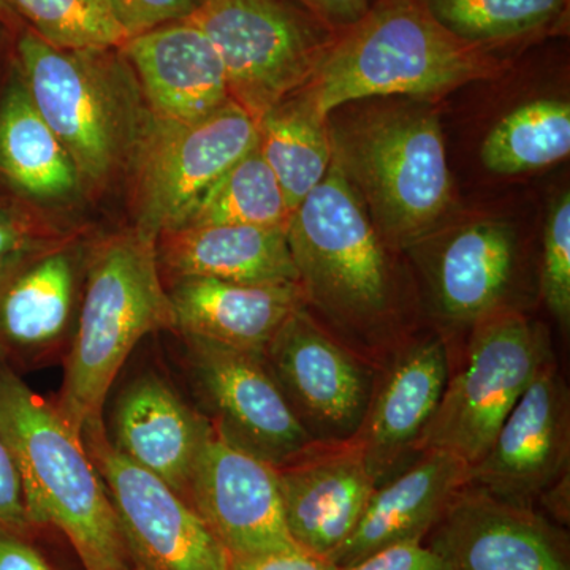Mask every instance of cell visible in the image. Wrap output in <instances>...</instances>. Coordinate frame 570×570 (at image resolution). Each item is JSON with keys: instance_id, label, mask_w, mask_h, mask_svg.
Returning a JSON list of instances; mask_svg holds the SVG:
<instances>
[{"instance_id": "6da1fadb", "label": "cell", "mask_w": 570, "mask_h": 570, "mask_svg": "<svg viewBox=\"0 0 570 570\" xmlns=\"http://www.w3.org/2000/svg\"><path fill=\"white\" fill-rule=\"evenodd\" d=\"M285 235L305 307L337 343L382 371L419 336L401 305L393 250L335 157Z\"/></svg>"}, {"instance_id": "7a4b0ae2", "label": "cell", "mask_w": 570, "mask_h": 570, "mask_svg": "<svg viewBox=\"0 0 570 570\" xmlns=\"http://www.w3.org/2000/svg\"><path fill=\"white\" fill-rule=\"evenodd\" d=\"M502 71L493 50L445 29L423 0H376L337 32L299 97L322 118L371 97H439Z\"/></svg>"}, {"instance_id": "3957f363", "label": "cell", "mask_w": 570, "mask_h": 570, "mask_svg": "<svg viewBox=\"0 0 570 570\" xmlns=\"http://www.w3.org/2000/svg\"><path fill=\"white\" fill-rule=\"evenodd\" d=\"M157 236L140 227L108 236L88 258L77 325L63 356L56 407L78 433L102 425L104 409L127 358L142 337L175 330Z\"/></svg>"}, {"instance_id": "277c9868", "label": "cell", "mask_w": 570, "mask_h": 570, "mask_svg": "<svg viewBox=\"0 0 570 570\" xmlns=\"http://www.w3.org/2000/svg\"><path fill=\"white\" fill-rule=\"evenodd\" d=\"M0 438L20 474L31 524L63 535L86 570L126 569L111 499L81 434L3 363Z\"/></svg>"}, {"instance_id": "5b68a950", "label": "cell", "mask_w": 570, "mask_h": 570, "mask_svg": "<svg viewBox=\"0 0 570 570\" xmlns=\"http://www.w3.org/2000/svg\"><path fill=\"white\" fill-rule=\"evenodd\" d=\"M330 132L333 157L390 250L407 253L436 235L453 184L433 111L389 108Z\"/></svg>"}, {"instance_id": "8992f818", "label": "cell", "mask_w": 570, "mask_h": 570, "mask_svg": "<svg viewBox=\"0 0 570 570\" xmlns=\"http://www.w3.org/2000/svg\"><path fill=\"white\" fill-rule=\"evenodd\" d=\"M17 55L26 91L80 179L105 181L141 134L119 86L127 67L121 50H62L26 28Z\"/></svg>"}, {"instance_id": "52a82bcc", "label": "cell", "mask_w": 570, "mask_h": 570, "mask_svg": "<svg viewBox=\"0 0 570 570\" xmlns=\"http://www.w3.org/2000/svg\"><path fill=\"white\" fill-rule=\"evenodd\" d=\"M554 358L546 325L523 311H508L475 326L452 352V367L417 453L444 450L468 466L497 438L532 379Z\"/></svg>"}, {"instance_id": "ba28073f", "label": "cell", "mask_w": 570, "mask_h": 570, "mask_svg": "<svg viewBox=\"0 0 570 570\" xmlns=\"http://www.w3.org/2000/svg\"><path fill=\"white\" fill-rule=\"evenodd\" d=\"M187 20L212 40L232 102L255 121L305 88L336 36L292 0H205Z\"/></svg>"}, {"instance_id": "9c48e42d", "label": "cell", "mask_w": 570, "mask_h": 570, "mask_svg": "<svg viewBox=\"0 0 570 570\" xmlns=\"http://www.w3.org/2000/svg\"><path fill=\"white\" fill-rule=\"evenodd\" d=\"M257 138V121L232 100L200 121L153 118L135 146L137 227L154 236L183 227L213 184Z\"/></svg>"}, {"instance_id": "30bf717a", "label": "cell", "mask_w": 570, "mask_h": 570, "mask_svg": "<svg viewBox=\"0 0 570 570\" xmlns=\"http://www.w3.org/2000/svg\"><path fill=\"white\" fill-rule=\"evenodd\" d=\"M82 442L111 499L126 570H230L232 557L178 493L112 448L107 428Z\"/></svg>"}, {"instance_id": "8fae6325", "label": "cell", "mask_w": 570, "mask_h": 570, "mask_svg": "<svg viewBox=\"0 0 570 570\" xmlns=\"http://www.w3.org/2000/svg\"><path fill=\"white\" fill-rule=\"evenodd\" d=\"M181 336L195 407L220 438L275 468L317 444L299 425L264 355Z\"/></svg>"}, {"instance_id": "7c38bea8", "label": "cell", "mask_w": 570, "mask_h": 570, "mask_svg": "<svg viewBox=\"0 0 570 570\" xmlns=\"http://www.w3.org/2000/svg\"><path fill=\"white\" fill-rule=\"evenodd\" d=\"M262 355L314 442L354 441L381 371L337 343L305 306L279 326Z\"/></svg>"}, {"instance_id": "4fadbf2b", "label": "cell", "mask_w": 570, "mask_h": 570, "mask_svg": "<svg viewBox=\"0 0 570 570\" xmlns=\"http://www.w3.org/2000/svg\"><path fill=\"white\" fill-rule=\"evenodd\" d=\"M570 395L557 358L532 379L489 452L469 466L466 487L538 509L540 497L568 474Z\"/></svg>"}, {"instance_id": "5bb4252c", "label": "cell", "mask_w": 570, "mask_h": 570, "mask_svg": "<svg viewBox=\"0 0 570 570\" xmlns=\"http://www.w3.org/2000/svg\"><path fill=\"white\" fill-rule=\"evenodd\" d=\"M519 266V238L504 220L461 225L420 257L431 296L436 333L450 352L464 343L482 322L515 309L510 295Z\"/></svg>"}, {"instance_id": "9a60e30c", "label": "cell", "mask_w": 570, "mask_h": 570, "mask_svg": "<svg viewBox=\"0 0 570 570\" xmlns=\"http://www.w3.org/2000/svg\"><path fill=\"white\" fill-rule=\"evenodd\" d=\"M425 543L452 570H570L564 527L471 487L453 498Z\"/></svg>"}, {"instance_id": "2e32d148", "label": "cell", "mask_w": 570, "mask_h": 570, "mask_svg": "<svg viewBox=\"0 0 570 570\" xmlns=\"http://www.w3.org/2000/svg\"><path fill=\"white\" fill-rule=\"evenodd\" d=\"M184 501L232 558L296 547L285 527L276 468L225 441L213 426Z\"/></svg>"}, {"instance_id": "e0dca14e", "label": "cell", "mask_w": 570, "mask_h": 570, "mask_svg": "<svg viewBox=\"0 0 570 570\" xmlns=\"http://www.w3.org/2000/svg\"><path fill=\"white\" fill-rule=\"evenodd\" d=\"M450 367L449 344L433 332L411 341L379 374L354 439L376 487L417 459L420 438L436 414Z\"/></svg>"}, {"instance_id": "ac0fdd59", "label": "cell", "mask_w": 570, "mask_h": 570, "mask_svg": "<svg viewBox=\"0 0 570 570\" xmlns=\"http://www.w3.org/2000/svg\"><path fill=\"white\" fill-rule=\"evenodd\" d=\"M88 258L55 243L0 281V363L20 373L66 356Z\"/></svg>"}, {"instance_id": "d6986e66", "label": "cell", "mask_w": 570, "mask_h": 570, "mask_svg": "<svg viewBox=\"0 0 570 570\" xmlns=\"http://www.w3.org/2000/svg\"><path fill=\"white\" fill-rule=\"evenodd\" d=\"M276 472L285 527L295 546L332 560L376 489L355 442L311 445Z\"/></svg>"}, {"instance_id": "ffe728a7", "label": "cell", "mask_w": 570, "mask_h": 570, "mask_svg": "<svg viewBox=\"0 0 570 570\" xmlns=\"http://www.w3.org/2000/svg\"><path fill=\"white\" fill-rule=\"evenodd\" d=\"M110 425L107 436L124 459L186 499L212 423L171 382L154 371L127 382L116 397Z\"/></svg>"}, {"instance_id": "44dd1931", "label": "cell", "mask_w": 570, "mask_h": 570, "mask_svg": "<svg viewBox=\"0 0 570 570\" xmlns=\"http://www.w3.org/2000/svg\"><path fill=\"white\" fill-rule=\"evenodd\" d=\"M121 52L157 121H200L230 102L219 52L187 18L134 36Z\"/></svg>"}, {"instance_id": "7402d4cb", "label": "cell", "mask_w": 570, "mask_h": 570, "mask_svg": "<svg viewBox=\"0 0 570 570\" xmlns=\"http://www.w3.org/2000/svg\"><path fill=\"white\" fill-rule=\"evenodd\" d=\"M469 466L444 450H426L374 489L351 538L333 554L336 568L404 542H425L450 502L466 487Z\"/></svg>"}, {"instance_id": "603a6c76", "label": "cell", "mask_w": 570, "mask_h": 570, "mask_svg": "<svg viewBox=\"0 0 570 570\" xmlns=\"http://www.w3.org/2000/svg\"><path fill=\"white\" fill-rule=\"evenodd\" d=\"M168 296L179 335L257 354H264L279 326L305 306L298 284H238L208 277L171 281Z\"/></svg>"}, {"instance_id": "cb8c5ba5", "label": "cell", "mask_w": 570, "mask_h": 570, "mask_svg": "<svg viewBox=\"0 0 570 570\" xmlns=\"http://www.w3.org/2000/svg\"><path fill=\"white\" fill-rule=\"evenodd\" d=\"M160 273L171 281L208 277L227 283L298 284L285 228L186 225L157 236Z\"/></svg>"}, {"instance_id": "d4e9b609", "label": "cell", "mask_w": 570, "mask_h": 570, "mask_svg": "<svg viewBox=\"0 0 570 570\" xmlns=\"http://www.w3.org/2000/svg\"><path fill=\"white\" fill-rule=\"evenodd\" d=\"M0 170L18 190L37 198L66 197L80 183L69 154L37 111L21 78L0 105Z\"/></svg>"}, {"instance_id": "484cf974", "label": "cell", "mask_w": 570, "mask_h": 570, "mask_svg": "<svg viewBox=\"0 0 570 570\" xmlns=\"http://www.w3.org/2000/svg\"><path fill=\"white\" fill-rule=\"evenodd\" d=\"M257 148L294 212L325 178L333 160L328 118L299 96L288 97L257 121Z\"/></svg>"}, {"instance_id": "4316f807", "label": "cell", "mask_w": 570, "mask_h": 570, "mask_svg": "<svg viewBox=\"0 0 570 570\" xmlns=\"http://www.w3.org/2000/svg\"><path fill=\"white\" fill-rule=\"evenodd\" d=\"M570 153V104L532 100L505 115L483 140L482 163L497 175L539 170Z\"/></svg>"}, {"instance_id": "83f0119b", "label": "cell", "mask_w": 570, "mask_h": 570, "mask_svg": "<svg viewBox=\"0 0 570 570\" xmlns=\"http://www.w3.org/2000/svg\"><path fill=\"white\" fill-rule=\"evenodd\" d=\"M445 29L469 43L502 45L550 32L568 17L569 0H423Z\"/></svg>"}, {"instance_id": "f1b7e54d", "label": "cell", "mask_w": 570, "mask_h": 570, "mask_svg": "<svg viewBox=\"0 0 570 570\" xmlns=\"http://www.w3.org/2000/svg\"><path fill=\"white\" fill-rule=\"evenodd\" d=\"M291 214L275 174L255 145L213 184L183 227L253 225L285 228Z\"/></svg>"}, {"instance_id": "f546056e", "label": "cell", "mask_w": 570, "mask_h": 570, "mask_svg": "<svg viewBox=\"0 0 570 570\" xmlns=\"http://www.w3.org/2000/svg\"><path fill=\"white\" fill-rule=\"evenodd\" d=\"M41 40L62 50H121L130 33L112 0H3Z\"/></svg>"}, {"instance_id": "4dcf8cb0", "label": "cell", "mask_w": 570, "mask_h": 570, "mask_svg": "<svg viewBox=\"0 0 570 570\" xmlns=\"http://www.w3.org/2000/svg\"><path fill=\"white\" fill-rule=\"evenodd\" d=\"M540 295L551 314L569 332L570 325V194L562 193L547 216L543 230Z\"/></svg>"}, {"instance_id": "1f68e13d", "label": "cell", "mask_w": 570, "mask_h": 570, "mask_svg": "<svg viewBox=\"0 0 570 570\" xmlns=\"http://www.w3.org/2000/svg\"><path fill=\"white\" fill-rule=\"evenodd\" d=\"M0 570H86L70 543L48 527L0 523Z\"/></svg>"}, {"instance_id": "d6a6232c", "label": "cell", "mask_w": 570, "mask_h": 570, "mask_svg": "<svg viewBox=\"0 0 570 570\" xmlns=\"http://www.w3.org/2000/svg\"><path fill=\"white\" fill-rule=\"evenodd\" d=\"M55 243L41 235L31 220L0 206V281L33 254Z\"/></svg>"}, {"instance_id": "836d02e7", "label": "cell", "mask_w": 570, "mask_h": 570, "mask_svg": "<svg viewBox=\"0 0 570 570\" xmlns=\"http://www.w3.org/2000/svg\"><path fill=\"white\" fill-rule=\"evenodd\" d=\"M112 3L132 39L157 26L186 20L200 7L202 0H112Z\"/></svg>"}, {"instance_id": "e575fe53", "label": "cell", "mask_w": 570, "mask_h": 570, "mask_svg": "<svg viewBox=\"0 0 570 570\" xmlns=\"http://www.w3.org/2000/svg\"><path fill=\"white\" fill-rule=\"evenodd\" d=\"M337 570H452L425 542H404L379 550Z\"/></svg>"}, {"instance_id": "d590c367", "label": "cell", "mask_w": 570, "mask_h": 570, "mask_svg": "<svg viewBox=\"0 0 570 570\" xmlns=\"http://www.w3.org/2000/svg\"><path fill=\"white\" fill-rule=\"evenodd\" d=\"M0 523L18 528L31 527L20 474L2 438H0Z\"/></svg>"}, {"instance_id": "8d00e7d4", "label": "cell", "mask_w": 570, "mask_h": 570, "mask_svg": "<svg viewBox=\"0 0 570 570\" xmlns=\"http://www.w3.org/2000/svg\"><path fill=\"white\" fill-rule=\"evenodd\" d=\"M230 570H337L332 562L309 551L292 549L255 554V557L232 558Z\"/></svg>"}, {"instance_id": "74e56055", "label": "cell", "mask_w": 570, "mask_h": 570, "mask_svg": "<svg viewBox=\"0 0 570 570\" xmlns=\"http://www.w3.org/2000/svg\"><path fill=\"white\" fill-rule=\"evenodd\" d=\"M333 32L351 28L365 17L371 0H292Z\"/></svg>"}, {"instance_id": "f35d334b", "label": "cell", "mask_w": 570, "mask_h": 570, "mask_svg": "<svg viewBox=\"0 0 570 570\" xmlns=\"http://www.w3.org/2000/svg\"><path fill=\"white\" fill-rule=\"evenodd\" d=\"M569 474L562 475L546 493L540 497L538 509L551 521L568 528L570 521V482Z\"/></svg>"}, {"instance_id": "ab89813d", "label": "cell", "mask_w": 570, "mask_h": 570, "mask_svg": "<svg viewBox=\"0 0 570 570\" xmlns=\"http://www.w3.org/2000/svg\"><path fill=\"white\" fill-rule=\"evenodd\" d=\"M20 22L21 20L18 18V14L3 0H0V24L7 26V28H14Z\"/></svg>"}, {"instance_id": "60d3db41", "label": "cell", "mask_w": 570, "mask_h": 570, "mask_svg": "<svg viewBox=\"0 0 570 570\" xmlns=\"http://www.w3.org/2000/svg\"><path fill=\"white\" fill-rule=\"evenodd\" d=\"M202 2H205V0H202Z\"/></svg>"}, {"instance_id": "b9f144b4", "label": "cell", "mask_w": 570, "mask_h": 570, "mask_svg": "<svg viewBox=\"0 0 570 570\" xmlns=\"http://www.w3.org/2000/svg\"><path fill=\"white\" fill-rule=\"evenodd\" d=\"M122 570H126V569H122Z\"/></svg>"}]
</instances>
